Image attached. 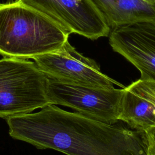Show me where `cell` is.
Segmentation results:
<instances>
[{"label": "cell", "mask_w": 155, "mask_h": 155, "mask_svg": "<svg viewBox=\"0 0 155 155\" xmlns=\"http://www.w3.org/2000/svg\"><path fill=\"white\" fill-rule=\"evenodd\" d=\"M119 120L145 132L155 126V82L139 79L123 88Z\"/></svg>", "instance_id": "8"}, {"label": "cell", "mask_w": 155, "mask_h": 155, "mask_svg": "<svg viewBox=\"0 0 155 155\" xmlns=\"http://www.w3.org/2000/svg\"><path fill=\"white\" fill-rule=\"evenodd\" d=\"M110 28L155 20V5L144 0H90Z\"/></svg>", "instance_id": "9"}, {"label": "cell", "mask_w": 155, "mask_h": 155, "mask_svg": "<svg viewBox=\"0 0 155 155\" xmlns=\"http://www.w3.org/2000/svg\"><path fill=\"white\" fill-rule=\"evenodd\" d=\"M47 76L35 62L0 59V117L30 113L51 104L47 95Z\"/></svg>", "instance_id": "3"}, {"label": "cell", "mask_w": 155, "mask_h": 155, "mask_svg": "<svg viewBox=\"0 0 155 155\" xmlns=\"http://www.w3.org/2000/svg\"><path fill=\"white\" fill-rule=\"evenodd\" d=\"M145 2H148L151 4H154L155 5V0H144Z\"/></svg>", "instance_id": "11"}, {"label": "cell", "mask_w": 155, "mask_h": 155, "mask_svg": "<svg viewBox=\"0 0 155 155\" xmlns=\"http://www.w3.org/2000/svg\"><path fill=\"white\" fill-rule=\"evenodd\" d=\"M69 34L41 12L20 1L0 4V54L33 59L54 51Z\"/></svg>", "instance_id": "2"}, {"label": "cell", "mask_w": 155, "mask_h": 155, "mask_svg": "<svg viewBox=\"0 0 155 155\" xmlns=\"http://www.w3.org/2000/svg\"><path fill=\"white\" fill-rule=\"evenodd\" d=\"M109 43L139 70L140 79L155 82V20L116 27Z\"/></svg>", "instance_id": "7"}, {"label": "cell", "mask_w": 155, "mask_h": 155, "mask_svg": "<svg viewBox=\"0 0 155 155\" xmlns=\"http://www.w3.org/2000/svg\"><path fill=\"white\" fill-rule=\"evenodd\" d=\"M46 91L51 104L108 124L117 122L123 88H104L65 82L47 76Z\"/></svg>", "instance_id": "4"}, {"label": "cell", "mask_w": 155, "mask_h": 155, "mask_svg": "<svg viewBox=\"0 0 155 155\" xmlns=\"http://www.w3.org/2000/svg\"><path fill=\"white\" fill-rule=\"evenodd\" d=\"M33 59L47 76L60 81L104 88L125 87L102 73L94 60L79 53L68 41L60 48Z\"/></svg>", "instance_id": "5"}, {"label": "cell", "mask_w": 155, "mask_h": 155, "mask_svg": "<svg viewBox=\"0 0 155 155\" xmlns=\"http://www.w3.org/2000/svg\"><path fill=\"white\" fill-rule=\"evenodd\" d=\"M148 155H155V126L145 132Z\"/></svg>", "instance_id": "10"}, {"label": "cell", "mask_w": 155, "mask_h": 155, "mask_svg": "<svg viewBox=\"0 0 155 155\" xmlns=\"http://www.w3.org/2000/svg\"><path fill=\"white\" fill-rule=\"evenodd\" d=\"M46 15L69 35L94 40L107 36L110 28L90 0H16Z\"/></svg>", "instance_id": "6"}, {"label": "cell", "mask_w": 155, "mask_h": 155, "mask_svg": "<svg viewBox=\"0 0 155 155\" xmlns=\"http://www.w3.org/2000/svg\"><path fill=\"white\" fill-rule=\"evenodd\" d=\"M6 120L12 137L40 149L67 155H148L145 132L69 112L54 104Z\"/></svg>", "instance_id": "1"}]
</instances>
